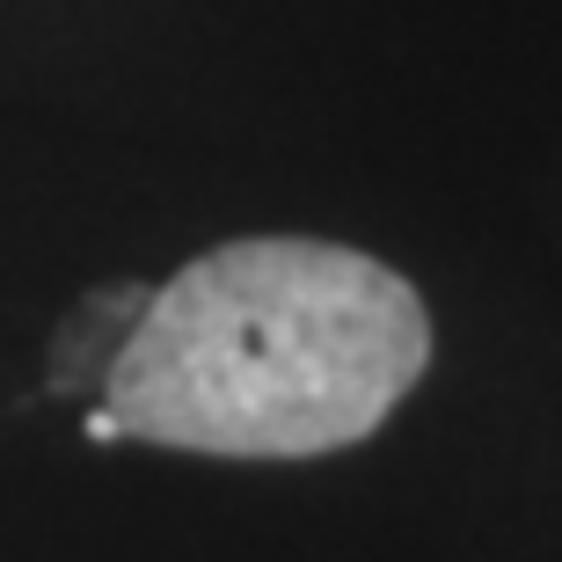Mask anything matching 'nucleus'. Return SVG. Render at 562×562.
Returning a JSON list of instances; mask_svg holds the SVG:
<instances>
[{"mask_svg": "<svg viewBox=\"0 0 562 562\" xmlns=\"http://www.w3.org/2000/svg\"><path fill=\"white\" fill-rule=\"evenodd\" d=\"M431 366V314L380 256L249 234L146 292L103 373L117 438L314 460L373 438Z\"/></svg>", "mask_w": 562, "mask_h": 562, "instance_id": "f257e3e1", "label": "nucleus"}, {"mask_svg": "<svg viewBox=\"0 0 562 562\" xmlns=\"http://www.w3.org/2000/svg\"><path fill=\"white\" fill-rule=\"evenodd\" d=\"M81 438H95V446H110V438H117V424H110V409H103V402H95V409L81 417Z\"/></svg>", "mask_w": 562, "mask_h": 562, "instance_id": "f03ea898", "label": "nucleus"}]
</instances>
